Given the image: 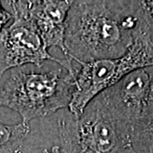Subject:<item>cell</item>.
<instances>
[{
  "instance_id": "1",
  "label": "cell",
  "mask_w": 153,
  "mask_h": 153,
  "mask_svg": "<svg viewBox=\"0 0 153 153\" xmlns=\"http://www.w3.org/2000/svg\"><path fill=\"white\" fill-rule=\"evenodd\" d=\"M137 30L135 1H73L66 22V58L76 63L118 58Z\"/></svg>"
},
{
  "instance_id": "2",
  "label": "cell",
  "mask_w": 153,
  "mask_h": 153,
  "mask_svg": "<svg viewBox=\"0 0 153 153\" xmlns=\"http://www.w3.org/2000/svg\"><path fill=\"white\" fill-rule=\"evenodd\" d=\"M74 91V77L61 70L27 71L16 68L0 89V106L8 107L30 124L35 118L47 117L68 107Z\"/></svg>"
},
{
  "instance_id": "3",
  "label": "cell",
  "mask_w": 153,
  "mask_h": 153,
  "mask_svg": "<svg viewBox=\"0 0 153 153\" xmlns=\"http://www.w3.org/2000/svg\"><path fill=\"white\" fill-rule=\"evenodd\" d=\"M58 128L64 153H126L134 147L131 138L97 97L81 116H61Z\"/></svg>"
},
{
  "instance_id": "4",
  "label": "cell",
  "mask_w": 153,
  "mask_h": 153,
  "mask_svg": "<svg viewBox=\"0 0 153 153\" xmlns=\"http://www.w3.org/2000/svg\"><path fill=\"white\" fill-rule=\"evenodd\" d=\"M77 64L79 67L74 68V91L68 105L74 117L81 116L90 101L127 74L153 66V44L146 35L137 33L131 46L120 57Z\"/></svg>"
},
{
  "instance_id": "5",
  "label": "cell",
  "mask_w": 153,
  "mask_h": 153,
  "mask_svg": "<svg viewBox=\"0 0 153 153\" xmlns=\"http://www.w3.org/2000/svg\"><path fill=\"white\" fill-rule=\"evenodd\" d=\"M97 98L131 138L134 146L153 120V66L131 71Z\"/></svg>"
},
{
  "instance_id": "6",
  "label": "cell",
  "mask_w": 153,
  "mask_h": 153,
  "mask_svg": "<svg viewBox=\"0 0 153 153\" xmlns=\"http://www.w3.org/2000/svg\"><path fill=\"white\" fill-rule=\"evenodd\" d=\"M13 22L0 33V77L10 69L33 64L38 67L45 60L63 66L74 77L73 60L59 59L48 52L43 39L31 23L18 12L13 11Z\"/></svg>"
},
{
  "instance_id": "7",
  "label": "cell",
  "mask_w": 153,
  "mask_h": 153,
  "mask_svg": "<svg viewBox=\"0 0 153 153\" xmlns=\"http://www.w3.org/2000/svg\"><path fill=\"white\" fill-rule=\"evenodd\" d=\"M73 1H10L12 10L22 15L43 39L47 49L57 47L67 56L65 47L66 18Z\"/></svg>"
},
{
  "instance_id": "8",
  "label": "cell",
  "mask_w": 153,
  "mask_h": 153,
  "mask_svg": "<svg viewBox=\"0 0 153 153\" xmlns=\"http://www.w3.org/2000/svg\"><path fill=\"white\" fill-rule=\"evenodd\" d=\"M30 130V124L22 122L13 125L0 123V153H22Z\"/></svg>"
},
{
  "instance_id": "9",
  "label": "cell",
  "mask_w": 153,
  "mask_h": 153,
  "mask_svg": "<svg viewBox=\"0 0 153 153\" xmlns=\"http://www.w3.org/2000/svg\"><path fill=\"white\" fill-rule=\"evenodd\" d=\"M138 33L146 35L153 44V1H135Z\"/></svg>"
},
{
  "instance_id": "10",
  "label": "cell",
  "mask_w": 153,
  "mask_h": 153,
  "mask_svg": "<svg viewBox=\"0 0 153 153\" xmlns=\"http://www.w3.org/2000/svg\"><path fill=\"white\" fill-rule=\"evenodd\" d=\"M134 146H139L146 151V153H153V120L148 128L140 135Z\"/></svg>"
},
{
  "instance_id": "11",
  "label": "cell",
  "mask_w": 153,
  "mask_h": 153,
  "mask_svg": "<svg viewBox=\"0 0 153 153\" xmlns=\"http://www.w3.org/2000/svg\"><path fill=\"white\" fill-rule=\"evenodd\" d=\"M12 19H13V15L9 11L6 10L2 5V3L0 2V33L5 27L7 23Z\"/></svg>"
},
{
  "instance_id": "12",
  "label": "cell",
  "mask_w": 153,
  "mask_h": 153,
  "mask_svg": "<svg viewBox=\"0 0 153 153\" xmlns=\"http://www.w3.org/2000/svg\"><path fill=\"white\" fill-rule=\"evenodd\" d=\"M42 153H64L62 149L60 146H53L51 149H45Z\"/></svg>"
},
{
  "instance_id": "13",
  "label": "cell",
  "mask_w": 153,
  "mask_h": 153,
  "mask_svg": "<svg viewBox=\"0 0 153 153\" xmlns=\"http://www.w3.org/2000/svg\"><path fill=\"white\" fill-rule=\"evenodd\" d=\"M126 153H138V152H137L136 151L134 150V148L131 147V148H129V149L127 151V152Z\"/></svg>"
}]
</instances>
